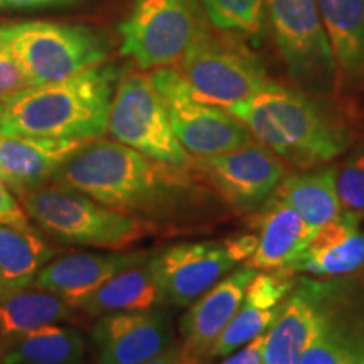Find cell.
I'll list each match as a JSON object with an SVG mask.
<instances>
[{"label":"cell","instance_id":"obj_1","mask_svg":"<svg viewBox=\"0 0 364 364\" xmlns=\"http://www.w3.org/2000/svg\"><path fill=\"white\" fill-rule=\"evenodd\" d=\"M122 80L115 65L88 68L56 83L29 86L0 102V134L48 139H100Z\"/></svg>","mask_w":364,"mask_h":364},{"label":"cell","instance_id":"obj_2","mask_svg":"<svg viewBox=\"0 0 364 364\" xmlns=\"http://www.w3.org/2000/svg\"><path fill=\"white\" fill-rule=\"evenodd\" d=\"M191 169L145 157L112 139H91L59 167L53 182L90 196L103 206L152 221L167 193L186 186Z\"/></svg>","mask_w":364,"mask_h":364},{"label":"cell","instance_id":"obj_3","mask_svg":"<svg viewBox=\"0 0 364 364\" xmlns=\"http://www.w3.org/2000/svg\"><path fill=\"white\" fill-rule=\"evenodd\" d=\"M282 162L314 169L348 149L349 134L312 98L273 83L230 110Z\"/></svg>","mask_w":364,"mask_h":364},{"label":"cell","instance_id":"obj_4","mask_svg":"<svg viewBox=\"0 0 364 364\" xmlns=\"http://www.w3.org/2000/svg\"><path fill=\"white\" fill-rule=\"evenodd\" d=\"M19 201L27 216L61 245L124 250L157 233L152 221L115 211L56 182L24 193Z\"/></svg>","mask_w":364,"mask_h":364},{"label":"cell","instance_id":"obj_5","mask_svg":"<svg viewBox=\"0 0 364 364\" xmlns=\"http://www.w3.org/2000/svg\"><path fill=\"white\" fill-rule=\"evenodd\" d=\"M0 39L19 63L29 86L56 83L107 63L110 44L86 26L51 21L0 24Z\"/></svg>","mask_w":364,"mask_h":364},{"label":"cell","instance_id":"obj_6","mask_svg":"<svg viewBox=\"0 0 364 364\" xmlns=\"http://www.w3.org/2000/svg\"><path fill=\"white\" fill-rule=\"evenodd\" d=\"M208 29L199 0H134L118 27L122 56L140 70L174 66Z\"/></svg>","mask_w":364,"mask_h":364},{"label":"cell","instance_id":"obj_7","mask_svg":"<svg viewBox=\"0 0 364 364\" xmlns=\"http://www.w3.org/2000/svg\"><path fill=\"white\" fill-rule=\"evenodd\" d=\"M107 134L152 161L191 169L193 157L177 140L166 103L147 73L122 76L108 113Z\"/></svg>","mask_w":364,"mask_h":364},{"label":"cell","instance_id":"obj_8","mask_svg":"<svg viewBox=\"0 0 364 364\" xmlns=\"http://www.w3.org/2000/svg\"><path fill=\"white\" fill-rule=\"evenodd\" d=\"M198 100L230 112L275 83L243 46L221 41L206 29L177 63Z\"/></svg>","mask_w":364,"mask_h":364},{"label":"cell","instance_id":"obj_9","mask_svg":"<svg viewBox=\"0 0 364 364\" xmlns=\"http://www.w3.org/2000/svg\"><path fill=\"white\" fill-rule=\"evenodd\" d=\"M169 113L171 125L191 157H211L247 147L255 139L235 115L198 100L176 68L150 73Z\"/></svg>","mask_w":364,"mask_h":364},{"label":"cell","instance_id":"obj_10","mask_svg":"<svg viewBox=\"0 0 364 364\" xmlns=\"http://www.w3.org/2000/svg\"><path fill=\"white\" fill-rule=\"evenodd\" d=\"M267 17L290 76L329 86L338 71L316 0H267Z\"/></svg>","mask_w":364,"mask_h":364},{"label":"cell","instance_id":"obj_11","mask_svg":"<svg viewBox=\"0 0 364 364\" xmlns=\"http://www.w3.org/2000/svg\"><path fill=\"white\" fill-rule=\"evenodd\" d=\"M191 172L240 213L262 208L284 179L285 167L275 154L253 144L211 157H193Z\"/></svg>","mask_w":364,"mask_h":364},{"label":"cell","instance_id":"obj_12","mask_svg":"<svg viewBox=\"0 0 364 364\" xmlns=\"http://www.w3.org/2000/svg\"><path fill=\"white\" fill-rule=\"evenodd\" d=\"M235 265L225 241L179 243L156 252L154 267L162 306L189 307Z\"/></svg>","mask_w":364,"mask_h":364},{"label":"cell","instance_id":"obj_13","mask_svg":"<svg viewBox=\"0 0 364 364\" xmlns=\"http://www.w3.org/2000/svg\"><path fill=\"white\" fill-rule=\"evenodd\" d=\"M98 364H142L174 343L171 316L161 309L117 312L98 318L91 331Z\"/></svg>","mask_w":364,"mask_h":364},{"label":"cell","instance_id":"obj_14","mask_svg":"<svg viewBox=\"0 0 364 364\" xmlns=\"http://www.w3.org/2000/svg\"><path fill=\"white\" fill-rule=\"evenodd\" d=\"M364 213L343 209L311 236L289 272L346 277L364 268Z\"/></svg>","mask_w":364,"mask_h":364},{"label":"cell","instance_id":"obj_15","mask_svg":"<svg viewBox=\"0 0 364 364\" xmlns=\"http://www.w3.org/2000/svg\"><path fill=\"white\" fill-rule=\"evenodd\" d=\"M85 142L88 140L0 134V179L17 198L43 188Z\"/></svg>","mask_w":364,"mask_h":364},{"label":"cell","instance_id":"obj_16","mask_svg":"<svg viewBox=\"0 0 364 364\" xmlns=\"http://www.w3.org/2000/svg\"><path fill=\"white\" fill-rule=\"evenodd\" d=\"M257 270L243 267L223 277L206 294L191 304L179 322L182 344L199 358L209 356L213 346L238 312L245 299V290Z\"/></svg>","mask_w":364,"mask_h":364},{"label":"cell","instance_id":"obj_17","mask_svg":"<svg viewBox=\"0 0 364 364\" xmlns=\"http://www.w3.org/2000/svg\"><path fill=\"white\" fill-rule=\"evenodd\" d=\"M144 252H75L53 258L38 273L34 284L61 297L71 307H78L81 300L98 290L117 273L139 260Z\"/></svg>","mask_w":364,"mask_h":364},{"label":"cell","instance_id":"obj_18","mask_svg":"<svg viewBox=\"0 0 364 364\" xmlns=\"http://www.w3.org/2000/svg\"><path fill=\"white\" fill-rule=\"evenodd\" d=\"M162 306L161 289L154 267V253H142L98 290L90 294L76 309L91 317L117 312H145Z\"/></svg>","mask_w":364,"mask_h":364},{"label":"cell","instance_id":"obj_19","mask_svg":"<svg viewBox=\"0 0 364 364\" xmlns=\"http://www.w3.org/2000/svg\"><path fill=\"white\" fill-rule=\"evenodd\" d=\"M257 228L258 247L247 265L258 272L287 270L312 236L302 218L275 194L263 204Z\"/></svg>","mask_w":364,"mask_h":364},{"label":"cell","instance_id":"obj_20","mask_svg":"<svg viewBox=\"0 0 364 364\" xmlns=\"http://www.w3.org/2000/svg\"><path fill=\"white\" fill-rule=\"evenodd\" d=\"M318 309L311 284L290 294L265 332L263 364H299L317 332Z\"/></svg>","mask_w":364,"mask_h":364},{"label":"cell","instance_id":"obj_21","mask_svg":"<svg viewBox=\"0 0 364 364\" xmlns=\"http://www.w3.org/2000/svg\"><path fill=\"white\" fill-rule=\"evenodd\" d=\"M317 332L299 364H364V316L338 314L322 289H314Z\"/></svg>","mask_w":364,"mask_h":364},{"label":"cell","instance_id":"obj_22","mask_svg":"<svg viewBox=\"0 0 364 364\" xmlns=\"http://www.w3.org/2000/svg\"><path fill=\"white\" fill-rule=\"evenodd\" d=\"M336 71L353 81L364 75V0H316Z\"/></svg>","mask_w":364,"mask_h":364},{"label":"cell","instance_id":"obj_23","mask_svg":"<svg viewBox=\"0 0 364 364\" xmlns=\"http://www.w3.org/2000/svg\"><path fill=\"white\" fill-rule=\"evenodd\" d=\"M56 253L33 226L0 225V297L34 284Z\"/></svg>","mask_w":364,"mask_h":364},{"label":"cell","instance_id":"obj_24","mask_svg":"<svg viewBox=\"0 0 364 364\" xmlns=\"http://www.w3.org/2000/svg\"><path fill=\"white\" fill-rule=\"evenodd\" d=\"M273 194L302 218L312 235L343 211L336 188V167H317L285 177Z\"/></svg>","mask_w":364,"mask_h":364},{"label":"cell","instance_id":"obj_25","mask_svg":"<svg viewBox=\"0 0 364 364\" xmlns=\"http://www.w3.org/2000/svg\"><path fill=\"white\" fill-rule=\"evenodd\" d=\"M86 341L65 326H46L0 341V364H81Z\"/></svg>","mask_w":364,"mask_h":364},{"label":"cell","instance_id":"obj_26","mask_svg":"<svg viewBox=\"0 0 364 364\" xmlns=\"http://www.w3.org/2000/svg\"><path fill=\"white\" fill-rule=\"evenodd\" d=\"M73 309L61 297L36 284L4 295L0 297V341L71 321Z\"/></svg>","mask_w":364,"mask_h":364},{"label":"cell","instance_id":"obj_27","mask_svg":"<svg viewBox=\"0 0 364 364\" xmlns=\"http://www.w3.org/2000/svg\"><path fill=\"white\" fill-rule=\"evenodd\" d=\"M208 24L228 34L260 38L265 31L267 0H199Z\"/></svg>","mask_w":364,"mask_h":364},{"label":"cell","instance_id":"obj_28","mask_svg":"<svg viewBox=\"0 0 364 364\" xmlns=\"http://www.w3.org/2000/svg\"><path fill=\"white\" fill-rule=\"evenodd\" d=\"M282 307L284 306L277 309H260L243 300L238 312L235 314V317L231 318L230 324L225 327V331L221 332L213 346L209 356L226 358L248 344L250 341L258 338L260 334H265L275 322V318L279 317Z\"/></svg>","mask_w":364,"mask_h":364},{"label":"cell","instance_id":"obj_29","mask_svg":"<svg viewBox=\"0 0 364 364\" xmlns=\"http://www.w3.org/2000/svg\"><path fill=\"white\" fill-rule=\"evenodd\" d=\"M294 273L289 270L258 272L250 280L245 290L247 302L260 309H277L284 306L289 295L294 292Z\"/></svg>","mask_w":364,"mask_h":364},{"label":"cell","instance_id":"obj_30","mask_svg":"<svg viewBox=\"0 0 364 364\" xmlns=\"http://www.w3.org/2000/svg\"><path fill=\"white\" fill-rule=\"evenodd\" d=\"M336 188L343 209L364 213V149L336 167Z\"/></svg>","mask_w":364,"mask_h":364},{"label":"cell","instance_id":"obj_31","mask_svg":"<svg viewBox=\"0 0 364 364\" xmlns=\"http://www.w3.org/2000/svg\"><path fill=\"white\" fill-rule=\"evenodd\" d=\"M29 88L19 63L16 61L11 49L0 39V102L16 97L17 93Z\"/></svg>","mask_w":364,"mask_h":364},{"label":"cell","instance_id":"obj_32","mask_svg":"<svg viewBox=\"0 0 364 364\" xmlns=\"http://www.w3.org/2000/svg\"><path fill=\"white\" fill-rule=\"evenodd\" d=\"M0 225L31 226V218L9 186L0 179Z\"/></svg>","mask_w":364,"mask_h":364},{"label":"cell","instance_id":"obj_33","mask_svg":"<svg viewBox=\"0 0 364 364\" xmlns=\"http://www.w3.org/2000/svg\"><path fill=\"white\" fill-rule=\"evenodd\" d=\"M226 252L235 263L248 262L257 252L258 247V235L257 233H243L233 238L225 240Z\"/></svg>","mask_w":364,"mask_h":364},{"label":"cell","instance_id":"obj_34","mask_svg":"<svg viewBox=\"0 0 364 364\" xmlns=\"http://www.w3.org/2000/svg\"><path fill=\"white\" fill-rule=\"evenodd\" d=\"M201 359L182 343H172L169 348L142 364H201Z\"/></svg>","mask_w":364,"mask_h":364},{"label":"cell","instance_id":"obj_35","mask_svg":"<svg viewBox=\"0 0 364 364\" xmlns=\"http://www.w3.org/2000/svg\"><path fill=\"white\" fill-rule=\"evenodd\" d=\"M263 341H265V334H260L238 351L226 356L221 364H263Z\"/></svg>","mask_w":364,"mask_h":364},{"label":"cell","instance_id":"obj_36","mask_svg":"<svg viewBox=\"0 0 364 364\" xmlns=\"http://www.w3.org/2000/svg\"><path fill=\"white\" fill-rule=\"evenodd\" d=\"M56 2L59 0H0V7H41Z\"/></svg>","mask_w":364,"mask_h":364}]
</instances>
